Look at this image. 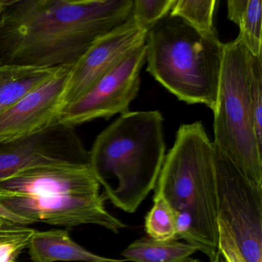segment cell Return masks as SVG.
I'll return each instance as SVG.
<instances>
[{"mask_svg":"<svg viewBox=\"0 0 262 262\" xmlns=\"http://www.w3.org/2000/svg\"><path fill=\"white\" fill-rule=\"evenodd\" d=\"M133 0H4L0 65L73 67L129 17Z\"/></svg>","mask_w":262,"mask_h":262,"instance_id":"1","label":"cell"},{"mask_svg":"<svg viewBox=\"0 0 262 262\" xmlns=\"http://www.w3.org/2000/svg\"><path fill=\"white\" fill-rule=\"evenodd\" d=\"M164 119L159 111L121 115L95 140L90 167L116 208L135 213L155 189L165 158Z\"/></svg>","mask_w":262,"mask_h":262,"instance_id":"2","label":"cell"},{"mask_svg":"<svg viewBox=\"0 0 262 262\" xmlns=\"http://www.w3.org/2000/svg\"><path fill=\"white\" fill-rule=\"evenodd\" d=\"M154 190L176 217L191 221L199 251L212 259L219 251L214 146L202 122L179 127Z\"/></svg>","mask_w":262,"mask_h":262,"instance_id":"3","label":"cell"},{"mask_svg":"<svg viewBox=\"0 0 262 262\" xmlns=\"http://www.w3.org/2000/svg\"><path fill=\"white\" fill-rule=\"evenodd\" d=\"M224 43L169 14L148 32L147 72L179 99L215 110Z\"/></svg>","mask_w":262,"mask_h":262,"instance_id":"4","label":"cell"},{"mask_svg":"<svg viewBox=\"0 0 262 262\" xmlns=\"http://www.w3.org/2000/svg\"><path fill=\"white\" fill-rule=\"evenodd\" d=\"M251 53L238 37L224 43L214 113V143L240 171L262 188V148L254 133L250 99Z\"/></svg>","mask_w":262,"mask_h":262,"instance_id":"5","label":"cell"},{"mask_svg":"<svg viewBox=\"0 0 262 262\" xmlns=\"http://www.w3.org/2000/svg\"><path fill=\"white\" fill-rule=\"evenodd\" d=\"M213 146L219 220L229 228L247 261L262 262V188Z\"/></svg>","mask_w":262,"mask_h":262,"instance_id":"6","label":"cell"},{"mask_svg":"<svg viewBox=\"0 0 262 262\" xmlns=\"http://www.w3.org/2000/svg\"><path fill=\"white\" fill-rule=\"evenodd\" d=\"M146 61V43L130 53L85 95L61 110L56 122L75 127L129 112L140 89V71Z\"/></svg>","mask_w":262,"mask_h":262,"instance_id":"7","label":"cell"},{"mask_svg":"<svg viewBox=\"0 0 262 262\" xmlns=\"http://www.w3.org/2000/svg\"><path fill=\"white\" fill-rule=\"evenodd\" d=\"M50 165L90 166V152L75 127L55 122L36 134L0 142V179Z\"/></svg>","mask_w":262,"mask_h":262,"instance_id":"8","label":"cell"},{"mask_svg":"<svg viewBox=\"0 0 262 262\" xmlns=\"http://www.w3.org/2000/svg\"><path fill=\"white\" fill-rule=\"evenodd\" d=\"M105 195H4L0 205L13 214L31 221L58 226L96 225L118 234L127 225L112 214L105 206Z\"/></svg>","mask_w":262,"mask_h":262,"instance_id":"9","label":"cell"},{"mask_svg":"<svg viewBox=\"0 0 262 262\" xmlns=\"http://www.w3.org/2000/svg\"><path fill=\"white\" fill-rule=\"evenodd\" d=\"M147 35L148 32L130 15L123 24L99 38L72 67L63 108L77 101L130 53L145 45Z\"/></svg>","mask_w":262,"mask_h":262,"instance_id":"10","label":"cell"},{"mask_svg":"<svg viewBox=\"0 0 262 262\" xmlns=\"http://www.w3.org/2000/svg\"><path fill=\"white\" fill-rule=\"evenodd\" d=\"M73 67H62L0 114V142L31 136L56 122Z\"/></svg>","mask_w":262,"mask_h":262,"instance_id":"11","label":"cell"},{"mask_svg":"<svg viewBox=\"0 0 262 262\" xmlns=\"http://www.w3.org/2000/svg\"><path fill=\"white\" fill-rule=\"evenodd\" d=\"M100 188L91 167L83 165H40L0 179L4 195H98Z\"/></svg>","mask_w":262,"mask_h":262,"instance_id":"12","label":"cell"},{"mask_svg":"<svg viewBox=\"0 0 262 262\" xmlns=\"http://www.w3.org/2000/svg\"><path fill=\"white\" fill-rule=\"evenodd\" d=\"M28 248L33 262H126L124 258L104 257L88 251L75 242L65 230H35Z\"/></svg>","mask_w":262,"mask_h":262,"instance_id":"13","label":"cell"},{"mask_svg":"<svg viewBox=\"0 0 262 262\" xmlns=\"http://www.w3.org/2000/svg\"><path fill=\"white\" fill-rule=\"evenodd\" d=\"M59 68L0 65V114L50 79Z\"/></svg>","mask_w":262,"mask_h":262,"instance_id":"14","label":"cell"},{"mask_svg":"<svg viewBox=\"0 0 262 262\" xmlns=\"http://www.w3.org/2000/svg\"><path fill=\"white\" fill-rule=\"evenodd\" d=\"M197 251L195 246L188 242L143 237L132 242L122 256L126 261L184 262Z\"/></svg>","mask_w":262,"mask_h":262,"instance_id":"15","label":"cell"},{"mask_svg":"<svg viewBox=\"0 0 262 262\" xmlns=\"http://www.w3.org/2000/svg\"><path fill=\"white\" fill-rule=\"evenodd\" d=\"M228 18L240 29L237 37L250 53L262 56L261 0H228Z\"/></svg>","mask_w":262,"mask_h":262,"instance_id":"16","label":"cell"},{"mask_svg":"<svg viewBox=\"0 0 262 262\" xmlns=\"http://www.w3.org/2000/svg\"><path fill=\"white\" fill-rule=\"evenodd\" d=\"M215 4V0H176L170 15L182 18L201 33H216L213 24Z\"/></svg>","mask_w":262,"mask_h":262,"instance_id":"17","label":"cell"},{"mask_svg":"<svg viewBox=\"0 0 262 262\" xmlns=\"http://www.w3.org/2000/svg\"><path fill=\"white\" fill-rule=\"evenodd\" d=\"M145 231L155 240H177L174 211L161 196L153 197L152 207L145 217Z\"/></svg>","mask_w":262,"mask_h":262,"instance_id":"18","label":"cell"},{"mask_svg":"<svg viewBox=\"0 0 262 262\" xmlns=\"http://www.w3.org/2000/svg\"><path fill=\"white\" fill-rule=\"evenodd\" d=\"M34 232L33 228L13 222L0 226V262H17Z\"/></svg>","mask_w":262,"mask_h":262,"instance_id":"19","label":"cell"},{"mask_svg":"<svg viewBox=\"0 0 262 262\" xmlns=\"http://www.w3.org/2000/svg\"><path fill=\"white\" fill-rule=\"evenodd\" d=\"M176 0H133L131 16L138 26L148 32L171 13Z\"/></svg>","mask_w":262,"mask_h":262,"instance_id":"20","label":"cell"},{"mask_svg":"<svg viewBox=\"0 0 262 262\" xmlns=\"http://www.w3.org/2000/svg\"><path fill=\"white\" fill-rule=\"evenodd\" d=\"M249 92L254 133L262 148V56L251 54Z\"/></svg>","mask_w":262,"mask_h":262,"instance_id":"21","label":"cell"},{"mask_svg":"<svg viewBox=\"0 0 262 262\" xmlns=\"http://www.w3.org/2000/svg\"><path fill=\"white\" fill-rule=\"evenodd\" d=\"M219 251L227 262H248L229 228L219 220Z\"/></svg>","mask_w":262,"mask_h":262,"instance_id":"22","label":"cell"},{"mask_svg":"<svg viewBox=\"0 0 262 262\" xmlns=\"http://www.w3.org/2000/svg\"><path fill=\"white\" fill-rule=\"evenodd\" d=\"M0 217L7 219L13 223L17 224V225H25V226L33 224L31 221L27 220V219H23L16 214H13L1 205H0Z\"/></svg>","mask_w":262,"mask_h":262,"instance_id":"23","label":"cell"},{"mask_svg":"<svg viewBox=\"0 0 262 262\" xmlns=\"http://www.w3.org/2000/svg\"><path fill=\"white\" fill-rule=\"evenodd\" d=\"M210 262H227L225 260V259L224 258L223 256L221 254V253L219 251H217V254H215L214 257L212 259L210 260Z\"/></svg>","mask_w":262,"mask_h":262,"instance_id":"24","label":"cell"},{"mask_svg":"<svg viewBox=\"0 0 262 262\" xmlns=\"http://www.w3.org/2000/svg\"><path fill=\"white\" fill-rule=\"evenodd\" d=\"M3 9H4V0H0V20L2 16Z\"/></svg>","mask_w":262,"mask_h":262,"instance_id":"25","label":"cell"},{"mask_svg":"<svg viewBox=\"0 0 262 262\" xmlns=\"http://www.w3.org/2000/svg\"><path fill=\"white\" fill-rule=\"evenodd\" d=\"M184 262H200V260L199 259L192 258V257H190Z\"/></svg>","mask_w":262,"mask_h":262,"instance_id":"26","label":"cell"},{"mask_svg":"<svg viewBox=\"0 0 262 262\" xmlns=\"http://www.w3.org/2000/svg\"><path fill=\"white\" fill-rule=\"evenodd\" d=\"M7 222H10V221L7 220V219H2V217H0V226H2V225H4V224L7 223Z\"/></svg>","mask_w":262,"mask_h":262,"instance_id":"27","label":"cell"}]
</instances>
